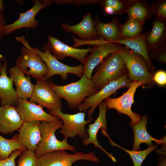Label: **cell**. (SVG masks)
I'll return each instance as SVG.
<instances>
[{"mask_svg":"<svg viewBox=\"0 0 166 166\" xmlns=\"http://www.w3.org/2000/svg\"><path fill=\"white\" fill-rule=\"evenodd\" d=\"M50 86L60 97L67 101L68 107L75 110L85 99L98 91L95 88L91 79L83 74L78 81L64 85H57L51 81Z\"/></svg>","mask_w":166,"mask_h":166,"instance_id":"1","label":"cell"},{"mask_svg":"<svg viewBox=\"0 0 166 166\" xmlns=\"http://www.w3.org/2000/svg\"><path fill=\"white\" fill-rule=\"evenodd\" d=\"M128 72L125 63L117 52L107 56L95 68L91 80L98 91L109 83L117 80Z\"/></svg>","mask_w":166,"mask_h":166,"instance_id":"2","label":"cell"},{"mask_svg":"<svg viewBox=\"0 0 166 166\" xmlns=\"http://www.w3.org/2000/svg\"><path fill=\"white\" fill-rule=\"evenodd\" d=\"M15 39L24 46L21 49V55L16 60L15 66L25 74L37 80L45 79L48 69L41 57L33 50L23 36L17 37Z\"/></svg>","mask_w":166,"mask_h":166,"instance_id":"3","label":"cell"},{"mask_svg":"<svg viewBox=\"0 0 166 166\" xmlns=\"http://www.w3.org/2000/svg\"><path fill=\"white\" fill-rule=\"evenodd\" d=\"M63 124V121L61 120L50 122L41 121L40 130L42 140L38 143L34 152L37 158L47 153L57 150H68L74 152H76L75 147L68 143V138H65L60 141L55 136V132L62 127Z\"/></svg>","mask_w":166,"mask_h":166,"instance_id":"4","label":"cell"},{"mask_svg":"<svg viewBox=\"0 0 166 166\" xmlns=\"http://www.w3.org/2000/svg\"><path fill=\"white\" fill-rule=\"evenodd\" d=\"M117 53L123 59L128 76L132 81L141 82L147 87L153 85V75L150 72L147 62L143 57L119 44Z\"/></svg>","mask_w":166,"mask_h":166,"instance_id":"5","label":"cell"},{"mask_svg":"<svg viewBox=\"0 0 166 166\" xmlns=\"http://www.w3.org/2000/svg\"><path fill=\"white\" fill-rule=\"evenodd\" d=\"M85 112H79L74 114H69L63 113L61 108L53 110H49L50 115L57 116L62 120L63 124L60 131L65 138H73L78 135L79 137L87 139L88 135L86 126L91 122L94 118L85 119L86 116Z\"/></svg>","mask_w":166,"mask_h":166,"instance_id":"6","label":"cell"},{"mask_svg":"<svg viewBox=\"0 0 166 166\" xmlns=\"http://www.w3.org/2000/svg\"><path fill=\"white\" fill-rule=\"evenodd\" d=\"M133 81L129 77L128 72L120 78L112 81L103 87L94 95L86 98L78 107L79 112H85L89 109L87 115L90 118L96 108L103 100L115 93L120 88H129Z\"/></svg>","mask_w":166,"mask_h":166,"instance_id":"7","label":"cell"},{"mask_svg":"<svg viewBox=\"0 0 166 166\" xmlns=\"http://www.w3.org/2000/svg\"><path fill=\"white\" fill-rule=\"evenodd\" d=\"M38 159V166H72L74 163L80 160L100 162L93 152L86 153L76 152L71 154L64 150L51 152Z\"/></svg>","mask_w":166,"mask_h":166,"instance_id":"8","label":"cell"},{"mask_svg":"<svg viewBox=\"0 0 166 166\" xmlns=\"http://www.w3.org/2000/svg\"><path fill=\"white\" fill-rule=\"evenodd\" d=\"M32 49L40 56L47 67L48 72L45 77V79L48 80L54 75H58L61 79L64 81L67 79L69 73L75 74L80 78L83 75L84 65L81 64L71 66L62 63L49 51L46 44L44 45L42 48L43 51L36 47Z\"/></svg>","mask_w":166,"mask_h":166,"instance_id":"9","label":"cell"},{"mask_svg":"<svg viewBox=\"0 0 166 166\" xmlns=\"http://www.w3.org/2000/svg\"><path fill=\"white\" fill-rule=\"evenodd\" d=\"M144 84L139 81H133L128 90L120 97L113 98L109 97L105 100L104 103L108 109H113L118 113L125 114L131 120L130 122L135 124L140 121L141 116L134 113L131 109L132 105L134 102V94L137 89Z\"/></svg>","mask_w":166,"mask_h":166,"instance_id":"10","label":"cell"},{"mask_svg":"<svg viewBox=\"0 0 166 166\" xmlns=\"http://www.w3.org/2000/svg\"><path fill=\"white\" fill-rule=\"evenodd\" d=\"M34 85L32 94L29 101L37 103L49 110L61 108V98L50 86L48 80L39 79Z\"/></svg>","mask_w":166,"mask_h":166,"instance_id":"11","label":"cell"},{"mask_svg":"<svg viewBox=\"0 0 166 166\" xmlns=\"http://www.w3.org/2000/svg\"><path fill=\"white\" fill-rule=\"evenodd\" d=\"M90 53L86 56L82 64L84 68L83 74L91 79L94 69L109 54L117 52L118 44L105 41L93 45Z\"/></svg>","mask_w":166,"mask_h":166,"instance_id":"12","label":"cell"},{"mask_svg":"<svg viewBox=\"0 0 166 166\" xmlns=\"http://www.w3.org/2000/svg\"><path fill=\"white\" fill-rule=\"evenodd\" d=\"M34 6L30 9L23 13L19 14V18L14 22L6 25L4 29V35H8L16 30L23 28L34 29L38 26V21L35 17L42 9L51 5L53 0H34Z\"/></svg>","mask_w":166,"mask_h":166,"instance_id":"13","label":"cell"},{"mask_svg":"<svg viewBox=\"0 0 166 166\" xmlns=\"http://www.w3.org/2000/svg\"><path fill=\"white\" fill-rule=\"evenodd\" d=\"M14 106L23 122L35 121L50 122L61 120L45 111L40 105L27 100L18 98Z\"/></svg>","mask_w":166,"mask_h":166,"instance_id":"14","label":"cell"},{"mask_svg":"<svg viewBox=\"0 0 166 166\" xmlns=\"http://www.w3.org/2000/svg\"><path fill=\"white\" fill-rule=\"evenodd\" d=\"M46 45L49 51L58 60L66 57H72L77 59L82 64L92 49L91 47L83 49L70 46L51 35L47 36Z\"/></svg>","mask_w":166,"mask_h":166,"instance_id":"15","label":"cell"},{"mask_svg":"<svg viewBox=\"0 0 166 166\" xmlns=\"http://www.w3.org/2000/svg\"><path fill=\"white\" fill-rule=\"evenodd\" d=\"M61 27L65 32L77 35L79 39L84 41H94L99 38L90 12L84 15L81 21L76 25L72 26L64 23L61 24Z\"/></svg>","mask_w":166,"mask_h":166,"instance_id":"16","label":"cell"},{"mask_svg":"<svg viewBox=\"0 0 166 166\" xmlns=\"http://www.w3.org/2000/svg\"><path fill=\"white\" fill-rule=\"evenodd\" d=\"M98 106L99 110L98 117L93 123L90 124L88 125V128L86 129V130L88 137L87 139H83L82 142L85 146H87L90 144H93L95 148H100L109 159L114 162H116V159L113 155L103 148L99 143L97 139V133L100 129H103L107 130V129L106 120V113L107 110L106 105L103 101L99 104Z\"/></svg>","mask_w":166,"mask_h":166,"instance_id":"17","label":"cell"},{"mask_svg":"<svg viewBox=\"0 0 166 166\" xmlns=\"http://www.w3.org/2000/svg\"><path fill=\"white\" fill-rule=\"evenodd\" d=\"M40 122L35 121L23 122L18 130V138L19 142L27 149L34 152L42 140Z\"/></svg>","mask_w":166,"mask_h":166,"instance_id":"18","label":"cell"},{"mask_svg":"<svg viewBox=\"0 0 166 166\" xmlns=\"http://www.w3.org/2000/svg\"><path fill=\"white\" fill-rule=\"evenodd\" d=\"M23 122L14 105L0 107V133L7 135L18 130Z\"/></svg>","mask_w":166,"mask_h":166,"instance_id":"19","label":"cell"},{"mask_svg":"<svg viewBox=\"0 0 166 166\" xmlns=\"http://www.w3.org/2000/svg\"><path fill=\"white\" fill-rule=\"evenodd\" d=\"M7 60L3 57L2 67L0 73V98L1 105H15L18 98L13 87L11 78L7 76Z\"/></svg>","mask_w":166,"mask_h":166,"instance_id":"20","label":"cell"},{"mask_svg":"<svg viewBox=\"0 0 166 166\" xmlns=\"http://www.w3.org/2000/svg\"><path fill=\"white\" fill-rule=\"evenodd\" d=\"M10 77L16 87V92L18 97L27 100L31 97L34 85L29 76L16 66L11 68L9 70Z\"/></svg>","mask_w":166,"mask_h":166,"instance_id":"21","label":"cell"},{"mask_svg":"<svg viewBox=\"0 0 166 166\" xmlns=\"http://www.w3.org/2000/svg\"><path fill=\"white\" fill-rule=\"evenodd\" d=\"M94 20L97 32L106 41L116 43L122 39L121 34L122 25L117 17H114L111 22L108 23L101 22L98 15Z\"/></svg>","mask_w":166,"mask_h":166,"instance_id":"22","label":"cell"},{"mask_svg":"<svg viewBox=\"0 0 166 166\" xmlns=\"http://www.w3.org/2000/svg\"><path fill=\"white\" fill-rule=\"evenodd\" d=\"M148 117L147 115L141 117L139 121L135 124H130L132 128L134 134V143L132 150L138 151L140 149V146L142 143H145L148 146L153 144L152 141H155L157 144H163L164 141L152 137L148 133L146 128Z\"/></svg>","mask_w":166,"mask_h":166,"instance_id":"23","label":"cell"},{"mask_svg":"<svg viewBox=\"0 0 166 166\" xmlns=\"http://www.w3.org/2000/svg\"><path fill=\"white\" fill-rule=\"evenodd\" d=\"M148 32L141 33L134 37L122 39L115 43L124 45L134 52L143 57L147 62L149 71L153 70V65L148 56V51L146 44Z\"/></svg>","mask_w":166,"mask_h":166,"instance_id":"24","label":"cell"},{"mask_svg":"<svg viewBox=\"0 0 166 166\" xmlns=\"http://www.w3.org/2000/svg\"><path fill=\"white\" fill-rule=\"evenodd\" d=\"M166 20L156 18L153 22L151 32L146 38V44L148 51L166 43Z\"/></svg>","mask_w":166,"mask_h":166,"instance_id":"25","label":"cell"},{"mask_svg":"<svg viewBox=\"0 0 166 166\" xmlns=\"http://www.w3.org/2000/svg\"><path fill=\"white\" fill-rule=\"evenodd\" d=\"M128 18L135 20L144 25L152 16L150 6L146 1L136 0L127 9Z\"/></svg>","mask_w":166,"mask_h":166,"instance_id":"26","label":"cell"},{"mask_svg":"<svg viewBox=\"0 0 166 166\" xmlns=\"http://www.w3.org/2000/svg\"><path fill=\"white\" fill-rule=\"evenodd\" d=\"M136 0H101L98 4L103 8L105 15L121 14L126 13L129 6Z\"/></svg>","mask_w":166,"mask_h":166,"instance_id":"27","label":"cell"},{"mask_svg":"<svg viewBox=\"0 0 166 166\" xmlns=\"http://www.w3.org/2000/svg\"><path fill=\"white\" fill-rule=\"evenodd\" d=\"M19 149L24 151L27 149L19 142L17 134L10 139L0 135V160L7 159L13 152Z\"/></svg>","mask_w":166,"mask_h":166,"instance_id":"28","label":"cell"},{"mask_svg":"<svg viewBox=\"0 0 166 166\" xmlns=\"http://www.w3.org/2000/svg\"><path fill=\"white\" fill-rule=\"evenodd\" d=\"M101 132L107 137L112 145L122 149L130 155L132 160L133 166H141L143 162L148 155L158 147L157 144H153L149 146L147 149L143 150H130L121 147L113 141L110 139L106 131L102 130Z\"/></svg>","mask_w":166,"mask_h":166,"instance_id":"29","label":"cell"},{"mask_svg":"<svg viewBox=\"0 0 166 166\" xmlns=\"http://www.w3.org/2000/svg\"><path fill=\"white\" fill-rule=\"evenodd\" d=\"M143 24L133 19L128 18L122 26L121 34L122 39L135 37L141 33Z\"/></svg>","mask_w":166,"mask_h":166,"instance_id":"30","label":"cell"},{"mask_svg":"<svg viewBox=\"0 0 166 166\" xmlns=\"http://www.w3.org/2000/svg\"><path fill=\"white\" fill-rule=\"evenodd\" d=\"M17 166H38V159L34 152L26 149L19 156Z\"/></svg>","mask_w":166,"mask_h":166,"instance_id":"31","label":"cell"},{"mask_svg":"<svg viewBox=\"0 0 166 166\" xmlns=\"http://www.w3.org/2000/svg\"><path fill=\"white\" fill-rule=\"evenodd\" d=\"M152 15L156 18L166 20V1L159 0L154 2L150 6Z\"/></svg>","mask_w":166,"mask_h":166,"instance_id":"32","label":"cell"},{"mask_svg":"<svg viewBox=\"0 0 166 166\" xmlns=\"http://www.w3.org/2000/svg\"><path fill=\"white\" fill-rule=\"evenodd\" d=\"M150 51L148 53L150 59H155L160 63H166V43L160 45Z\"/></svg>","mask_w":166,"mask_h":166,"instance_id":"33","label":"cell"},{"mask_svg":"<svg viewBox=\"0 0 166 166\" xmlns=\"http://www.w3.org/2000/svg\"><path fill=\"white\" fill-rule=\"evenodd\" d=\"M23 151L20 149L15 150L7 159L0 160V166H16L15 160Z\"/></svg>","mask_w":166,"mask_h":166,"instance_id":"34","label":"cell"},{"mask_svg":"<svg viewBox=\"0 0 166 166\" xmlns=\"http://www.w3.org/2000/svg\"><path fill=\"white\" fill-rule=\"evenodd\" d=\"M153 82L160 85H165L166 84V73L163 70L156 71L153 76Z\"/></svg>","mask_w":166,"mask_h":166,"instance_id":"35","label":"cell"},{"mask_svg":"<svg viewBox=\"0 0 166 166\" xmlns=\"http://www.w3.org/2000/svg\"><path fill=\"white\" fill-rule=\"evenodd\" d=\"M53 2L57 4H73L77 6L86 4H97L98 0H53Z\"/></svg>","mask_w":166,"mask_h":166,"instance_id":"36","label":"cell"},{"mask_svg":"<svg viewBox=\"0 0 166 166\" xmlns=\"http://www.w3.org/2000/svg\"><path fill=\"white\" fill-rule=\"evenodd\" d=\"M4 16L2 12H0V39L4 35V29L6 26Z\"/></svg>","mask_w":166,"mask_h":166,"instance_id":"37","label":"cell"},{"mask_svg":"<svg viewBox=\"0 0 166 166\" xmlns=\"http://www.w3.org/2000/svg\"><path fill=\"white\" fill-rule=\"evenodd\" d=\"M155 166H166V155H161L159 157L157 164Z\"/></svg>","mask_w":166,"mask_h":166,"instance_id":"38","label":"cell"},{"mask_svg":"<svg viewBox=\"0 0 166 166\" xmlns=\"http://www.w3.org/2000/svg\"><path fill=\"white\" fill-rule=\"evenodd\" d=\"M5 4L3 1L0 0V12H2L4 10Z\"/></svg>","mask_w":166,"mask_h":166,"instance_id":"39","label":"cell"},{"mask_svg":"<svg viewBox=\"0 0 166 166\" xmlns=\"http://www.w3.org/2000/svg\"><path fill=\"white\" fill-rule=\"evenodd\" d=\"M3 61V57L2 55H0V72L2 69V61Z\"/></svg>","mask_w":166,"mask_h":166,"instance_id":"40","label":"cell"}]
</instances>
